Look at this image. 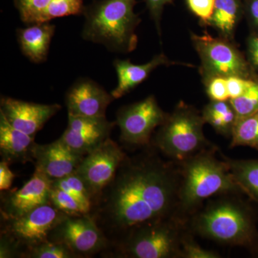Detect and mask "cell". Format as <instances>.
<instances>
[{
    "label": "cell",
    "mask_w": 258,
    "mask_h": 258,
    "mask_svg": "<svg viewBox=\"0 0 258 258\" xmlns=\"http://www.w3.org/2000/svg\"><path fill=\"white\" fill-rule=\"evenodd\" d=\"M174 64L176 62L169 60L162 53L154 56L144 64H134L129 60H115L113 66L118 78V84L111 95L114 99H118L143 83L158 67Z\"/></svg>",
    "instance_id": "ac0fdd59"
},
{
    "label": "cell",
    "mask_w": 258,
    "mask_h": 258,
    "mask_svg": "<svg viewBox=\"0 0 258 258\" xmlns=\"http://www.w3.org/2000/svg\"><path fill=\"white\" fill-rule=\"evenodd\" d=\"M126 156L118 144L109 138L83 157L76 172L92 200L111 182Z\"/></svg>",
    "instance_id": "8fae6325"
},
{
    "label": "cell",
    "mask_w": 258,
    "mask_h": 258,
    "mask_svg": "<svg viewBox=\"0 0 258 258\" xmlns=\"http://www.w3.org/2000/svg\"><path fill=\"white\" fill-rule=\"evenodd\" d=\"M51 180L35 170L30 179L18 189L1 191L0 217L22 216L37 207L50 203Z\"/></svg>",
    "instance_id": "4fadbf2b"
},
{
    "label": "cell",
    "mask_w": 258,
    "mask_h": 258,
    "mask_svg": "<svg viewBox=\"0 0 258 258\" xmlns=\"http://www.w3.org/2000/svg\"><path fill=\"white\" fill-rule=\"evenodd\" d=\"M15 174L11 171L10 164L4 161H0V191L11 189Z\"/></svg>",
    "instance_id": "e575fe53"
},
{
    "label": "cell",
    "mask_w": 258,
    "mask_h": 258,
    "mask_svg": "<svg viewBox=\"0 0 258 258\" xmlns=\"http://www.w3.org/2000/svg\"><path fill=\"white\" fill-rule=\"evenodd\" d=\"M35 137L24 133L10 124L0 113V155L1 161L13 164L33 163Z\"/></svg>",
    "instance_id": "e0dca14e"
},
{
    "label": "cell",
    "mask_w": 258,
    "mask_h": 258,
    "mask_svg": "<svg viewBox=\"0 0 258 258\" xmlns=\"http://www.w3.org/2000/svg\"><path fill=\"white\" fill-rule=\"evenodd\" d=\"M189 9L205 25L212 18L215 0H186Z\"/></svg>",
    "instance_id": "1f68e13d"
},
{
    "label": "cell",
    "mask_w": 258,
    "mask_h": 258,
    "mask_svg": "<svg viewBox=\"0 0 258 258\" xmlns=\"http://www.w3.org/2000/svg\"><path fill=\"white\" fill-rule=\"evenodd\" d=\"M49 198L50 203L68 216H81L88 214L77 199L63 190L51 186Z\"/></svg>",
    "instance_id": "d4e9b609"
},
{
    "label": "cell",
    "mask_w": 258,
    "mask_h": 258,
    "mask_svg": "<svg viewBox=\"0 0 258 258\" xmlns=\"http://www.w3.org/2000/svg\"><path fill=\"white\" fill-rule=\"evenodd\" d=\"M115 125V121H110L106 117L68 115V125L60 139L72 152L85 157L110 138Z\"/></svg>",
    "instance_id": "7c38bea8"
},
{
    "label": "cell",
    "mask_w": 258,
    "mask_h": 258,
    "mask_svg": "<svg viewBox=\"0 0 258 258\" xmlns=\"http://www.w3.org/2000/svg\"><path fill=\"white\" fill-rule=\"evenodd\" d=\"M52 0H14L15 5L23 23H42V16Z\"/></svg>",
    "instance_id": "4316f807"
},
{
    "label": "cell",
    "mask_w": 258,
    "mask_h": 258,
    "mask_svg": "<svg viewBox=\"0 0 258 258\" xmlns=\"http://www.w3.org/2000/svg\"><path fill=\"white\" fill-rule=\"evenodd\" d=\"M216 152L215 146L178 164L180 181L176 217L186 223L208 199L243 194L227 162L215 157Z\"/></svg>",
    "instance_id": "7a4b0ae2"
},
{
    "label": "cell",
    "mask_w": 258,
    "mask_h": 258,
    "mask_svg": "<svg viewBox=\"0 0 258 258\" xmlns=\"http://www.w3.org/2000/svg\"><path fill=\"white\" fill-rule=\"evenodd\" d=\"M137 0H99L85 7L82 37L101 44L112 52L128 53L135 50L136 29L140 23L134 13Z\"/></svg>",
    "instance_id": "277c9868"
},
{
    "label": "cell",
    "mask_w": 258,
    "mask_h": 258,
    "mask_svg": "<svg viewBox=\"0 0 258 258\" xmlns=\"http://www.w3.org/2000/svg\"><path fill=\"white\" fill-rule=\"evenodd\" d=\"M236 195H222L190 217V228L204 238L250 249L258 246L252 210ZM188 221V222H189Z\"/></svg>",
    "instance_id": "3957f363"
},
{
    "label": "cell",
    "mask_w": 258,
    "mask_h": 258,
    "mask_svg": "<svg viewBox=\"0 0 258 258\" xmlns=\"http://www.w3.org/2000/svg\"><path fill=\"white\" fill-rule=\"evenodd\" d=\"M83 0H52L42 16V23H49L52 19L69 15L83 14Z\"/></svg>",
    "instance_id": "484cf974"
},
{
    "label": "cell",
    "mask_w": 258,
    "mask_h": 258,
    "mask_svg": "<svg viewBox=\"0 0 258 258\" xmlns=\"http://www.w3.org/2000/svg\"><path fill=\"white\" fill-rule=\"evenodd\" d=\"M242 14L240 0H215L213 13L208 25L216 29L220 37L232 40Z\"/></svg>",
    "instance_id": "ffe728a7"
},
{
    "label": "cell",
    "mask_w": 258,
    "mask_h": 258,
    "mask_svg": "<svg viewBox=\"0 0 258 258\" xmlns=\"http://www.w3.org/2000/svg\"><path fill=\"white\" fill-rule=\"evenodd\" d=\"M181 253L182 258H220L221 255L218 252L203 248L193 238L188 232L187 228L183 233L181 238Z\"/></svg>",
    "instance_id": "f546056e"
},
{
    "label": "cell",
    "mask_w": 258,
    "mask_h": 258,
    "mask_svg": "<svg viewBox=\"0 0 258 258\" xmlns=\"http://www.w3.org/2000/svg\"><path fill=\"white\" fill-rule=\"evenodd\" d=\"M191 39L201 61L200 73L204 83L212 78L249 79L257 74L232 40L214 37L208 32L203 35L191 32Z\"/></svg>",
    "instance_id": "ba28073f"
},
{
    "label": "cell",
    "mask_w": 258,
    "mask_h": 258,
    "mask_svg": "<svg viewBox=\"0 0 258 258\" xmlns=\"http://www.w3.org/2000/svg\"><path fill=\"white\" fill-rule=\"evenodd\" d=\"M167 115L153 95L122 106L117 111L115 120L120 128V142L130 147H149L154 130L163 124Z\"/></svg>",
    "instance_id": "9c48e42d"
},
{
    "label": "cell",
    "mask_w": 258,
    "mask_h": 258,
    "mask_svg": "<svg viewBox=\"0 0 258 258\" xmlns=\"http://www.w3.org/2000/svg\"><path fill=\"white\" fill-rule=\"evenodd\" d=\"M256 74H254L252 77L249 78V79L237 77V76L227 78V88H228L230 100L235 99V98L242 96L247 91V90L252 86V83H253L254 76Z\"/></svg>",
    "instance_id": "d6a6232c"
},
{
    "label": "cell",
    "mask_w": 258,
    "mask_h": 258,
    "mask_svg": "<svg viewBox=\"0 0 258 258\" xmlns=\"http://www.w3.org/2000/svg\"><path fill=\"white\" fill-rule=\"evenodd\" d=\"M230 147H249L258 150V111L236 121Z\"/></svg>",
    "instance_id": "603a6c76"
},
{
    "label": "cell",
    "mask_w": 258,
    "mask_h": 258,
    "mask_svg": "<svg viewBox=\"0 0 258 258\" xmlns=\"http://www.w3.org/2000/svg\"><path fill=\"white\" fill-rule=\"evenodd\" d=\"M60 105L41 104L2 97L0 113L15 128L35 137L49 120L60 111Z\"/></svg>",
    "instance_id": "5bb4252c"
},
{
    "label": "cell",
    "mask_w": 258,
    "mask_h": 258,
    "mask_svg": "<svg viewBox=\"0 0 258 258\" xmlns=\"http://www.w3.org/2000/svg\"><path fill=\"white\" fill-rule=\"evenodd\" d=\"M247 60L251 68L258 72V32H252L247 41Z\"/></svg>",
    "instance_id": "836d02e7"
},
{
    "label": "cell",
    "mask_w": 258,
    "mask_h": 258,
    "mask_svg": "<svg viewBox=\"0 0 258 258\" xmlns=\"http://www.w3.org/2000/svg\"><path fill=\"white\" fill-rule=\"evenodd\" d=\"M146 1H147L148 9L149 10L152 18L155 21L158 30L160 31L159 21H160L163 8L166 4L170 3L172 0H146Z\"/></svg>",
    "instance_id": "d590c367"
},
{
    "label": "cell",
    "mask_w": 258,
    "mask_h": 258,
    "mask_svg": "<svg viewBox=\"0 0 258 258\" xmlns=\"http://www.w3.org/2000/svg\"><path fill=\"white\" fill-rule=\"evenodd\" d=\"M205 123L211 125L215 132L226 137H231L237 121V115L230 100L211 101L202 111Z\"/></svg>",
    "instance_id": "7402d4cb"
},
{
    "label": "cell",
    "mask_w": 258,
    "mask_h": 258,
    "mask_svg": "<svg viewBox=\"0 0 258 258\" xmlns=\"http://www.w3.org/2000/svg\"><path fill=\"white\" fill-rule=\"evenodd\" d=\"M48 240L63 244L78 258L101 255L110 246L109 241L88 214L66 215L51 230Z\"/></svg>",
    "instance_id": "30bf717a"
},
{
    "label": "cell",
    "mask_w": 258,
    "mask_h": 258,
    "mask_svg": "<svg viewBox=\"0 0 258 258\" xmlns=\"http://www.w3.org/2000/svg\"><path fill=\"white\" fill-rule=\"evenodd\" d=\"M66 215L50 203L22 216L0 217V258H23L29 249L48 241L51 230Z\"/></svg>",
    "instance_id": "52a82bcc"
},
{
    "label": "cell",
    "mask_w": 258,
    "mask_h": 258,
    "mask_svg": "<svg viewBox=\"0 0 258 258\" xmlns=\"http://www.w3.org/2000/svg\"><path fill=\"white\" fill-rule=\"evenodd\" d=\"M113 100L111 93L98 83L90 79H81L66 93L68 115L89 118L106 117L107 108Z\"/></svg>",
    "instance_id": "9a60e30c"
},
{
    "label": "cell",
    "mask_w": 258,
    "mask_h": 258,
    "mask_svg": "<svg viewBox=\"0 0 258 258\" xmlns=\"http://www.w3.org/2000/svg\"><path fill=\"white\" fill-rule=\"evenodd\" d=\"M223 159L242 193L258 203V159L235 160L225 156Z\"/></svg>",
    "instance_id": "44dd1931"
},
{
    "label": "cell",
    "mask_w": 258,
    "mask_h": 258,
    "mask_svg": "<svg viewBox=\"0 0 258 258\" xmlns=\"http://www.w3.org/2000/svg\"><path fill=\"white\" fill-rule=\"evenodd\" d=\"M83 157L72 152L59 138L52 143L37 144L34 149L33 164L35 170L54 180L75 172Z\"/></svg>",
    "instance_id": "2e32d148"
},
{
    "label": "cell",
    "mask_w": 258,
    "mask_h": 258,
    "mask_svg": "<svg viewBox=\"0 0 258 258\" xmlns=\"http://www.w3.org/2000/svg\"><path fill=\"white\" fill-rule=\"evenodd\" d=\"M187 223L177 217L141 226L101 254L107 258H182Z\"/></svg>",
    "instance_id": "5b68a950"
},
{
    "label": "cell",
    "mask_w": 258,
    "mask_h": 258,
    "mask_svg": "<svg viewBox=\"0 0 258 258\" xmlns=\"http://www.w3.org/2000/svg\"><path fill=\"white\" fill-rule=\"evenodd\" d=\"M246 10L249 24L253 28V32H258V0H247Z\"/></svg>",
    "instance_id": "8d00e7d4"
},
{
    "label": "cell",
    "mask_w": 258,
    "mask_h": 258,
    "mask_svg": "<svg viewBox=\"0 0 258 258\" xmlns=\"http://www.w3.org/2000/svg\"><path fill=\"white\" fill-rule=\"evenodd\" d=\"M159 153L151 144L126 156L111 182L93 199L88 215L109 247L141 226L177 217L179 165Z\"/></svg>",
    "instance_id": "6da1fadb"
},
{
    "label": "cell",
    "mask_w": 258,
    "mask_h": 258,
    "mask_svg": "<svg viewBox=\"0 0 258 258\" xmlns=\"http://www.w3.org/2000/svg\"><path fill=\"white\" fill-rule=\"evenodd\" d=\"M205 123L202 112L180 101L159 127L151 144L170 161L180 164L202 151L215 147L204 134Z\"/></svg>",
    "instance_id": "8992f818"
},
{
    "label": "cell",
    "mask_w": 258,
    "mask_h": 258,
    "mask_svg": "<svg viewBox=\"0 0 258 258\" xmlns=\"http://www.w3.org/2000/svg\"><path fill=\"white\" fill-rule=\"evenodd\" d=\"M23 258H78L63 244L47 241L29 249Z\"/></svg>",
    "instance_id": "f1b7e54d"
},
{
    "label": "cell",
    "mask_w": 258,
    "mask_h": 258,
    "mask_svg": "<svg viewBox=\"0 0 258 258\" xmlns=\"http://www.w3.org/2000/svg\"><path fill=\"white\" fill-rule=\"evenodd\" d=\"M230 101L235 109L237 120L258 111V74L254 76L252 86L242 96Z\"/></svg>",
    "instance_id": "83f0119b"
},
{
    "label": "cell",
    "mask_w": 258,
    "mask_h": 258,
    "mask_svg": "<svg viewBox=\"0 0 258 258\" xmlns=\"http://www.w3.org/2000/svg\"><path fill=\"white\" fill-rule=\"evenodd\" d=\"M55 32V25L49 23L32 24L18 29L17 37L23 55L35 63L46 60Z\"/></svg>",
    "instance_id": "d6986e66"
},
{
    "label": "cell",
    "mask_w": 258,
    "mask_h": 258,
    "mask_svg": "<svg viewBox=\"0 0 258 258\" xmlns=\"http://www.w3.org/2000/svg\"><path fill=\"white\" fill-rule=\"evenodd\" d=\"M206 92L211 101H223L230 100L226 78L215 77L204 83Z\"/></svg>",
    "instance_id": "4dcf8cb0"
},
{
    "label": "cell",
    "mask_w": 258,
    "mask_h": 258,
    "mask_svg": "<svg viewBox=\"0 0 258 258\" xmlns=\"http://www.w3.org/2000/svg\"><path fill=\"white\" fill-rule=\"evenodd\" d=\"M51 186L63 190L77 199L89 213L92 198L82 179L76 171L60 179L51 180Z\"/></svg>",
    "instance_id": "cb8c5ba5"
}]
</instances>
